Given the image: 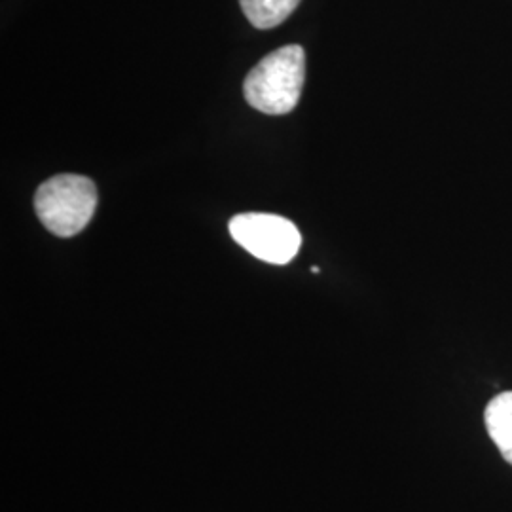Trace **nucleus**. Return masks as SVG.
Instances as JSON below:
<instances>
[{"label":"nucleus","instance_id":"nucleus-2","mask_svg":"<svg viewBox=\"0 0 512 512\" xmlns=\"http://www.w3.org/2000/svg\"><path fill=\"white\" fill-rule=\"evenodd\" d=\"M97 209V186L82 175H55L38 186L35 213L59 238H73L92 220Z\"/></svg>","mask_w":512,"mask_h":512},{"label":"nucleus","instance_id":"nucleus-1","mask_svg":"<svg viewBox=\"0 0 512 512\" xmlns=\"http://www.w3.org/2000/svg\"><path fill=\"white\" fill-rule=\"evenodd\" d=\"M306 80V54L298 44H289L266 55L247 74L243 93L253 109L264 114H289L296 109Z\"/></svg>","mask_w":512,"mask_h":512},{"label":"nucleus","instance_id":"nucleus-5","mask_svg":"<svg viewBox=\"0 0 512 512\" xmlns=\"http://www.w3.org/2000/svg\"><path fill=\"white\" fill-rule=\"evenodd\" d=\"M245 18L256 29H272L289 18L300 0H239Z\"/></svg>","mask_w":512,"mask_h":512},{"label":"nucleus","instance_id":"nucleus-4","mask_svg":"<svg viewBox=\"0 0 512 512\" xmlns=\"http://www.w3.org/2000/svg\"><path fill=\"white\" fill-rule=\"evenodd\" d=\"M484 423L497 450L512 465V391L495 395L484 410Z\"/></svg>","mask_w":512,"mask_h":512},{"label":"nucleus","instance_id":"nucleus-3","mask_svg":"<svg viewBox=\"0 0 512 512\" xmlns=\"http://www.w3.org/2000/svg\"><path fill=\"white\" fill-rule=\"evenodd\" d=\"M228 228L238 245L268 264H289L302 245L298 228L279 215L243 213L230 220Z\"/></svg>","mask_w":512,"mask_h":512}]
</instances>
